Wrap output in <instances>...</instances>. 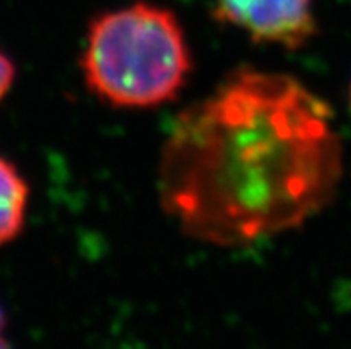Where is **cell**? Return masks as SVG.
Returning a JSON list of instances; mask_svg holds the SVG:
<instances>
[{
	"label": "cell",
	"mask_w": 351,
	"mask_h": 349,
	"mask_svg": "<svg viewBox=\"0 0 351 349\" xmlns=\"http://www.w3.org/2000/svg\"><path fill=\"white\" fill-rule=\"evenodd\" d=\"M343 169L328 104L294 77L241 67L173 119L157 189L184 234L243 248L311 221Z\"/></svg>",
	"instance_id": "6da1fadb"
},
{
	"label": "cell",
	"mask_w": 351,
	"mask_h": 349,
	"mask_svg": "<svg viewBox=\"0 0 351 349\" xmlns=\"http://www.w3.org/2000/svg\"><path fill=\"white\" fill-rule=\"evenodd\" d=\"M191 68V49L177 14L150 2L93 18L80 58L86 88L118 109L173 102Z\"/></svg>",
	"instance_id": "7a4b0ae2"
},
{
	"label": "cell",
	"mask_w": 351,
	"mask_h": 349,
	"mask_svg": "<svg viewBox=\"0 0 351 349\" xmlns=\"http://www.w3.org/2000/svg\"><path fill=\"white\" fill-rule=\"evenodd\" d=\"M213 16L255 43L298 50L317 34L314 0H213Z\"/></svg>",
	"instance_id": "3957f363"
},
{
	"label": "cell",
	"mask_w": 351,
	"mask_h": 349,
	"mask_svg": "<svg viewBox=\"0 0 351 349\" xmlns=\"http://www.w3.org/2000/svg\"><path fill=\"white\" fill-rule=\"evenodd\" d=\"M29 195L31 189L20 169L0 155V246L22 234Z\"/></svg>",
	"instance_id": "277c9868"
},
{
	"label": "cell",
	"mask_w": 351,
	"mask_h": 349,
	"mask_svg": "<svg viewBox=\"0 0 351 349\" xmlns=\"http://www.w3.org/2000/svg\"><path fill=\"white\" fill-rule=\"evenodd\" d=\"M14 79H16V67H14L13 59L0 50V102L11 91Z\"/></svg>",
	"instance_id": "5b68a950"
},
{
	"label": "cell",
	"mask_w": 351,
	"mask_h": 349,
	"mask_svg": "<svg viewBox=\"0 0 351 349\" xmlns=\"http://www.w3.org/2000/svg\"><path fill=\"white\" fill-rule=\"evenodd\" d=\"M4 330H5V314L4 310L0 309V348H5L9 344L4 339Z\"/></svg>",
	"instance_id": "8992f818"
},
{
	"label": "cell",
	"mask_w": 351,
	"mask_h": 349,
	"mask_svg": "<svg viewBox=\"0 0 351 349\" xmlns=\"http://www.w3.org/2000/svg\"><path fill=\"white\" fill-rule=\"evenodd\" d=\"M350 111H351V86H350Z\"/></svg>",
	"instance_id": "52a82bcc"
}]
</instances>
